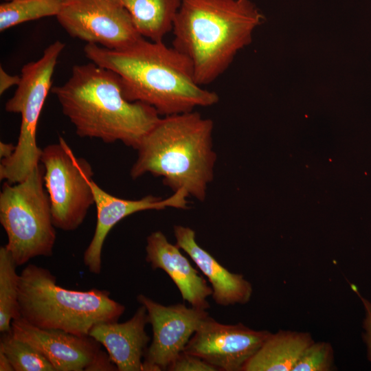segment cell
Segmentation results:
<instances>
[{"mask_svg":"<svg viewBox=\"0 0 371 371\" xmlns=\"http://www.w3.org/2000/svg\"><path fill=\"white\" fill-rule=\"evenodd\" d=\"M40 161L45 168V188L54 226L65 232L76 230L94 204L91 164L84 158L76 157L60 136L58 143L42 149Z\"/></svg>","mask_w":371,"mask_h":371,"instance_id":"obj_8","label":"cell"},{"mask_svg":"<svg viewBox=\"0 0 371 371\" xmlns=\"http://www.w3.org/2000/svg\"><path fill=\"white\" fill-rule=\"evenodd\" d=\"M263 19L250 0H181L172 47L189 59L203 87L225 73Z\"/></svg>","mask_w":371,"mask_h":371,"instance_id":"obj_3","label":"cell"},{"mask_svg":"<svg viewBox=\"0 0 371 371\" xmlns=\"http://www.w3.org/2000/svg\"><path fill=\"white\" fill-rule=\"evenodd\" d=\"M3 1H10V0H3Z\"/></svg>","mask_w":371,"mask_h":371,"instance_id":"obj_29","label":"cell"},{"mask_svg":"<svg viewBox=\"0 0 371 371\" xmlns=\"http://www.w3.org/2000/svg\"><path fill=\"white\" fill-rule=\"evenodd\" d=\"M137 300L147 311L153 339L144 357L142 371L167 370L184 350L191 337L210 315L206 310L183 304H161L139 294Z\"/></svg>","mask_w":371,"mask_h":371,"instance_id":"obj_10","label":"cell"},{"mask_svg":"<svg viewBox=\"0 0 371 371\" xmlns=\"http://www.w3.org/2000/svg\"><path fill=\"white\" fill-rule=\"evenodd\" d=\"M39 164L16 183L5 181L0 192V223L5 245L17 267L37 256H51L56 239L51 204Z\"/></svg>","mask_w":371,"mask_h":371,"instance_id":"obj_6","label":"cell"},{"mask_svg":"<svg viewBox=\"0 0 371 371\" xmlns=\"http://www.w3.org/2000/svg\"><path fill=\"white\" fill-rule=\"evenodd\" d=\"M52 91L80 137L136 150L161 117L148 104L127 100L118 75L93 62L74 65L67 81Z\"/></svg>","mask_w":371,"mask_h":371,"instance_id":"obj_2","label":"cell"},{"mask_svg":"<svg viewBox=\"0 0 371 371\" xmlns=\"http://www.w3.org/2000/svg\"><path fill=\"white\" fill-rule=\"evenodd\" d=\"M138 33L153 41H163L172 32L181 0H119Z\"/></svg>","mask_w":371,"mask_h":371,"instance_id":"obj_18","label":"cell"},{"mask_svg":"<svg viewBox=\"0 0 371 371\" xmlns=\"http://www.w3.org/2000/svg\"><path fill=\"white\" fill-rule=\"evenodd\" d=\"M19 306L20 317L35 326L80 336H89L96 324L117 322L125 311L109 291L63 288L47 269L34 264L20 273Z\"/></svg>","mask_w":371,"mask_h":371,"instance_id":"obj_5","label":"cell"},{"mask_svg":"<svg viewBox=\"0 0 371 371\" xmlns=\"http://www.w3.org/2000/svg\"><path fill=\"white\" fill-rule=\"evenodd\" d=\"M11 329L14 336L38 350L55 371H87L100 350L101 344L90 336L38 328L21 317L12 320Z\"/></svg>","mask_w":371,"mask_h":371,"instance_id":"obj_13","label":"cell"},{"mask_svg":"<svg viewBox=\"0 0 371 371\" xmlns=\"http://www.w3.org/2000/svg\"><path fill=\"white\" fill-rule=\"evenodd\" d=\"M97 211V222L91 240L85 249L83 262L89 271L98 275L102 269V251L104 240L111 229L121 220L136 212L160 210L167 207L186 209L187 191L182 188L166 198L153 195L131 200L113 196L101 188L93 179L90 181Z\"/></svg>","mask_w":371,"mask_h":371,"instance_id":"obj_12","label":"cell"},{"mask_svg":"<svg viewBox=\"0 0 371 371\" xmlns=\"http://www.w3.org/2000/svg\"><path fill=\"white\" fill-rule=\"evenodd\" d=\"M16 150V145L11 143L0 142V157L5 159L10 157Z\"/></svg>","mask_w":371,"mask_h":371,"instance_id":"obj_27","label":"cell"},{"mask_svg":"<svg viewBox=\"0 0 371 371\" xmlns=\"http://www.w3.org/2000/svg\"><path fill=\"white\" fill-rule=\"evenodd\" d=\"M0 371H14L8 357L0 350Z\"/></svg>","mask_w":371,"mask_h":371,"instance_id":"obj_28","label":"cell"},{"mask_svg":"<svg viewBox=\"0 0 371 371\" xmlns=\"http://www.w3.org/2000/svg\"><path fill=\"white\" fill-rule=\"evenodd\" d=\"M63 0H10L0 5V31L24 22L55 16Z\"/></svg>","mask_w":371,"mask_h":371,"instance_id":"obj_20","label":"cell"},{"mask_svg":"<svg viewBox=\"0 0 371 371\" xmlns=\"http://www.w3.org/2000/svg\"><path fill=\"white\" fill-rule=\"evenodd\" d=\"M56 17L71 36L109 49L142 38L119 0H63Z\"/></svg>","mask_w":371,"mask_h":371,"instance_id":"obj_9","label":"cell"},{"mask_svg":"<svg viewBox=\"0 0 371 371\" xmlns=\"http://www.w3.org/2000/svg\"><path fill=\"white\" fill-rule=\"evenodd\" d=\"M350 285L361 300L364 307L365 317L363 322L364 332L362 337L366 345L368 359L371 362V302L361 295L355 284L350 283Z\"/></svg>","mask_w":371,"mask_h":371,"instance_id":"obj_24","label":"cell"},{"mask_svg":"<svg viewBox=\"0 0 371 371\" xmlns=\"http://www.w3.org/2000/svg\"><path fill=\"white\" fill-rule=\"evenodd\" d=\"M147 324V311L141 304L128 320L122 323L113 322L96 324L90 330L89 336L106 348L117 370L142 371V359L150 341L145 330Z\"/></svg>","mask_w":371,"mask_h":371,"instance_id":"obj_15","label":"cell"},{"mask_svg":"<svg viewBox=\"0 0 371 371\" xmlns=\"http://www.w3.org/2000/svg\"><path fill=\"white\" fill-rule=\"evenodd\" d=\"M21 81V76L10 75L1 67H0V94L2 95L8 89L18 85Z\"/></svg>","mask_w":371,"mask_h":371,"instance_id":"obj_26","label":"cell"},{"mask_svg":"<svg viewBox=\"0 0 371 371\" xmlns=\"http://www.w3.org/2000/svg\"><path fill=\"white\" fill-rule=\"evenodd\" d=\"M334 369L335 355L331 344L314 341L304 350L292 371H331Z\"/></svg>","mask_w":371,"mask_h":371,"instance_id":"obj_22","label":"cell"},{"mask_svg":"<svg viewBox=\"0 0 371 371\" xmlns=\"http://www.w3.org/2000/svg\"><path fill=\"white\" fill-rule=\"evenodd\" d=\"M10 251L0 247V332L11 330L13 319L20 317L19 286L20 274Z\"/></svg>","mask_w":371,"mask_h":371,"instance_id":"obj_19","label":"cell"},{"mask_svg":"<svg viewBox=\"0 0 371 371\" xmlns=\"http://www.w3.org/2000/svg\"><path fill=\"white\" fill-rule=\"evenodd\" d=\"M86 57L118 75L124 98L154 108L161 117L217 104L218 95L196 81L191 62L164 41L141 38L120 49L86 44Z\"/></svg>","mask_w":371,"mask_h":371,"instance_id":"obj_1","label":"cell"},{"mask_svg":"<svg viewBox=\"0 0 371 371\" xmlns=\"http://www.w3.org/2000/svg\"><path fill=\"white\" fill-rule=\"evenodd\" d=\"M64 48L63 43L56 41L45 49L39 59L27 63L21 69V81L5 106L7 112L21 114V123L14 154L1 159V181L19 183L40 164L42 149L36 142L38 122Z\"/></svg>","mask_w":371,"mask_h":371,"instance_id":"obj_7","label":"cell"},{"mask_svg":"<svg viewBox=\"0 0 371 371\" xmlns=\"http://www.w3.org/2000/svg\"><path fill=\"white\" fill-rule=\"evenodd\" d=\"M167 370L217 371L218 370L200 357L183 351L169 365Z\"/></svg>","mask_w":371,"mask_h":371,"instance_id":"obj_23","label":"cell"},{"mask_svg":"<svg viewBox=\"0 0 371 371\" xmlns=\"http://www.w3.org/2000/svg\"><path fill=\"white\" fill-rule=\"evenodd\" d=\"M112 371L117 370L116 366L111 360L107 352L100 350L96 357L89 366L87 371Z\"/></svg>","mask_w":371,"mask_h":371,"instance_id":"obj_25","label":"cell"},{"mask_svg":"<svg viewBox=\"0 0 371 371\" xmlns=\"http://www.w3.org/2000/svg\"><path fill=\"white\" fill-rule=\"evenodd\" d=\"M313 341L308 332L279 330L271 333L243 371H292L304 350Z\"/></svg>","mask_w":371,"mask_h":371,"instance_id":"obj_17","label":"cell"},{"mask_svg":"<svg viewBox=\"0 0 371 371\" xmlns=\"http://www.w3.org/2000/svg\"><path fill=\"white\" fill-rule=\"evenodd\" d=\"M214 126L212 120L194 110L161 117L136 149L131 177L149 173L161 177L173 192L183 188L189 196L204 201L217 159Z\"/></svg>","mask_w":371,"mask_h":371,"instance_id":"obj_4","label":"cell"},{"mask_svg":"<svg viewBox=\"0 0 371 371\" xmlns=\"http://www.w3.org/2000/svg\"><path fill=\"white\" fill-rule=\"evenodd\" d=\"M271 333L257 330L242 323L224 324L211 317L200 325L184 352L196 355L218 370L243 371Z\"/></svg>","mask_w":371,"mask_h":371,"instance_id":"obj_11","label":"cell"},{"mask_svg":"<svg viewBox=\"0 0 371 371\" xmlns=\"http://www.w3.org/2000/svg\"><path fill=\"white\" fill-rule=\"evenodd\" d=\"M146 260L153 270L164 271L178 288L184 301L191 306L207 310V298L212 289L200 276L175 244L170 243L161 231L152 232L146 238Z\"/></svg>","mask_w":371,"mask_h":371,"instance_id":"obj_14","label":"cell"},{"mask_svg":"<svg viewBox=\"0 0 371 371\" xmlns=\"http://www.w3.org/2000/svg\"><path fill=\"white\" fill-rule=\"evenodd\" d=\"M176 245L196 264L207 277L212 289V298L221 306L247 303L251 297V284L242 274L230 272L196 240L192 228L181 225L173 227Z\"/></svg>","mask_w":371,"mask_h":371,"instance_id":"obj_16","label":"cell"},{"mask_svg":"<svg viewBox=\"0 0 371 371\" xmlns=\"http://www.w3.org/2000/svg\"><path fill=\"white\" fill-rule=\"evenodd\" d=\"M0 350L8 357L14 371H55L53 366L38 350L14 336L12 329L2 333Z\"/></svg>","mask_w":371,"mask_h":371,"instance_id":"obj_21","label":"cell"}]
</instances>
